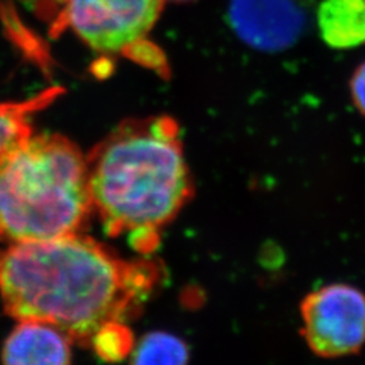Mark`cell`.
<instances>
[{"mask_svg": "<svg viewBox=\"0 0 365 365\" xmlns=\"http://www.w3.org/2000/svg\"><path fill=\"white\" fill-rule=\"evenodd\" d=\"M60 22L91 49L123 53L144 41L161 13L163 0H57Z\"/></svg>", "mask_w": 365, "mask_h": 365, "instance_id": "cell-4", "label": "cell"}, {"mask_svg": "<svg viewBox=\"0 0 365 365\" xmlns=\"http://www.w3.org/2000/svg\"><path fill=\"white\" fill-rule=\"evenodd\" d=\"M303 337L327 359L357 353L365 344V294L348 284H330L309 294L300 306Z\"/></svg>", "mask_w": 365, "mask_h": 365, "instance_id": "cell-5", "label": "cell"}, {"mask_svg": "<svg viewBox=\"0 0 365 365\" xmlns=\"http://www.w3.org/2000/svg\"><path fill=\"white\" fill-rule=\"evenodd\" d=\"M71 339L64 331L39 321H21L6 339L3 365H71Z\"/></svg>", "mask_w": 365, "mask_h": 365, "instance_id": "cell-7", "label": "cell"}, {"mask_svg": "<svg viewBox=\"0 0 365 365\" xmlns=\"http://www.w3.org/2000/svg\"><path fill=\"white\" fill-rule=\"evenodd\" d=\"M229 15L241 38L268 51L291 45L304 19L299 0H233Z\"/></svg>", "mask_w": 365, "mask_h": 365, "instance_id": "cell-6", "label": "cell"}, {"mask_svg": "<svg viewBox=\"0 0 365 365\" xmlns=\"http://www.w3.org/2000/svg\"><path fill=\"white\" fill-rule=\"evenodd\" d=\"M92 214L87 161L69 138L33 133L0 155L1 241L81 235Z\"/></svg>", "mask_w": 365, "mask_h": 365, "instance_id": "cell-3", "label": "cell"}, {"mask_svg": "<svg viewBox=\"0 0 365 365\" xmlns=\"http://www.w3.org/2000/svg\"><path fill=\"white\" fill-rule=\"evenodd\" d=\"M87 161L93 212L110 237L126 235L141 255L192 197L180 130L170 117L130 119L96 145Z\"/></svg>", "mask_w": 365, "mask_h": 365, "instance_id": "cell-2", "label": "cell"}, {"mask_svg": "<svg viewBox=\"0 0 365 365\" xmlns=\"http://www.w3.org/2000/svg\"><path fill=\"white\" fill-rule=\"evenodd\" d=\"M322 36L334 48H352L365 41V0H325L319 9Z\"/></svg>", "mask_w": 365, "mask_h": 365, "instance_id": "cell-8", "label": "cell"}, {"mask_svg": "<svg viewBox=\"0 0 365 365\" xmlns=\"http://www.w3.org/2000/svg\"><path fill=\"white\" fill-rule=\"evenodd\" d=\"M90 348L107 363H118L134 348L130 329L125 322L107 324L92 337Z\"/></svg>", "mask_w": 365, "mask_h": 365, "instance_id": "cell-11", "label": "cell"}, {"mask_svg": "<svg viewBox=\"0 0 365 365\" xmlns=\"http://www.w3.org/2000/svg\"><path fill=\"white\" fill-rule=\"evenodd\" d=\"M352 93L356 106L365 114V63L353 76Z\"/></svg>", "mask_w": 365, "mask_h": 365, "instance_id": "cell-12", "label": "cell"}, {"mask_svg": "<svg viewBox=\"0 0 365 365\" xmlns=\"http://www.w3.org/2000/svg\"><path fill=\"white\" fill-rule=\"evenodd\" d=\"M64 92L52 87L22 102H0V155L33 134L31 118Z\"/></svg>", "mask_w": 365, "mask_h": 365, "instance_id": "cell-9", "label": "cell"}, {"mask_svg": "<svg viewBox=\"0 0 365 365\" xmlns=\"http://www.w3.org/2000/svg\"><path fill=\"white\" fill-rule=\"evenodd\" d=\"M161 276L155 261L125 260L83 233L0 248L6 313L53 325L86 348L107 324L141 313Z\"/></svg>", "mask_w": 365, "mask_h": 365, "instance_id": "cell-1", "label": "cell"}, {"mask_svg": "<svg viewBox=\"0 0 365 365\" xmlns=\"http://www.w3.org/2000/svg\"><path fill=\"white\" fill-rule=\"evenodd\" d=\"M190 349L182 339L167 331H150L134 345L130 365H187Z\"/></svg>", "mask_w": 365, "mask_h": 365, "instance_id": "cell-10", "label": "cell"}]
</instances>
